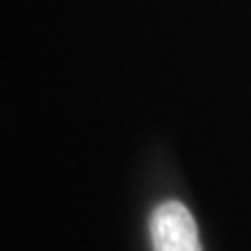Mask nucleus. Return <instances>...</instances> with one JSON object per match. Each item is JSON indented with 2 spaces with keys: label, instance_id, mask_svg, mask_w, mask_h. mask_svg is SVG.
Returning <instances> with one entry per match:
<instances>
[{
  "label": "nucleus",
  "instance_id": "nucleus-1",
  "mask_svg": "<svg viewBox=\"0 0 251 251\" xmlns=\"http://www.w3.org/2000/svg\"><path fill=\"white\" fill-rule=\"evenodd\" d=\"M153 251H203L197 224L182 203L166 201L151 216Z\"/></svg>",
  "mask_w": 251,
  "mask_h": 251
}]
</instances>
